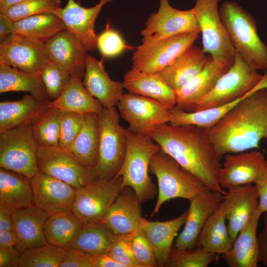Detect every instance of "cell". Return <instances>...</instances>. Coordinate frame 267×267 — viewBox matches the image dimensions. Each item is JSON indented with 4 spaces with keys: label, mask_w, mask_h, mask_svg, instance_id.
<instances>
[{
    "label": "cell",
    "mask_w": 267,
    "mask_h": 267,
    "mask_svg": "<svg viewBox=\"0 0 267 267\" xmlns=\"http://www.w3.org/2000/svg\"><path fill=\"white\" fill-rule=\"evenodd\" d=\"M150 135L162 152L199 179L209 189L225 193L219 180L223 156L208 138L205 128L166 123L156 128Z\"/></svg>",
    "instance_id": "1"
},
{
    "label": "cell",
    "mask_w": 267,
    "mask_h": 267,
    "mask_svg": "<svg viewBox=\"0 0 267 267\" xmlns=\"http://www.w3.org/2000/svg\"><path fill=\"white\" fill-rule=\"evenodd\" d=\"M205 131L222 156L258 148L267 140V89L249 94Z\"/></svg>",
    "instance_id": "2"
},
{
    "label": "cell",
    "mask_w": 267,
    "mask_h": 267,
    "mask_svg": "<svg viewBox=\"0 0 267 267\" xmlns=\"http://www.w3.org/2000/svg\"><path fill=\"white\" fill-rule=\"evenodd\" d=\"M219 13L236 53L251 68L267 70V46L258 35L255 18L234 1H224Z\"/></svg>",
    "instance_id": "3"
},
{
    "label": "cell",
    "mask_w": 267,
    "mask_h": 267,
    "mask_svg": "<svg viewBox=\"0 0 267 267\" xmlns=\"http://www.w3.org/2000/svg\"><path fill=\"white\" fill-rule=\"evenodd\" d=\"M127 149L125 158L116 178L121 177L123 188L131 187L140 203L154 198L158 192L149 175L153 156L161 151L150 135H140L126 129Z\"/></svg>",
    "instance_id": "4"
},
{
    "label": "cell",
    "mask_w": 267,
    "mask_h": 267,
    "mask_svg": "<svg viewBox=\"0 0 267 267\" xmlns=\"http://www.w3.org/2000/svg\"><path fill=\"white\" fill-rule=\"evenodd\" d=\"M149 170L157 178L158 189L151 216L157 214L168 201L175 198L189 200L209 189L199 179L161 150L152 158Z\"/></svg>",
    "instance_id": "5"
},
{
    "label": "cell",
    "mask_w": 267,
    "mask_h": 267,
    "mask_svg": "<svg viewBox=\"0 0 267 267\" xmlns=\"http://www.w3.org/2000/svg\"><path fill=\"white\" fill-rule=\"evenodd\" d=\"M99 143L95 171L97 177L109 180L116 178L126 155V129L120 124L115 107L103 108L98 113Z\"/></svg>",
    "instance_id": "6"
},
{
    "label": "cell",
    "mask_w": 267,
    "mask_h": 267,
    "mask_svg": "<svg viewBox=\"0 0 267 267\" xmlns=\"http://www.w3.org/2000/svg\"><path fill=\"white\" fill-rule=\"evenodd\" d=\"M221 0H196L192 10L202 36V50L218 62L231 67L236 52L221 20Z\"/></svg>",
    "instance_id": "7"
},
{
    "label": "cell",
    "mask_w": 267,
    "mask_h": 267,
    "mask_svg": "<svg viewBox=\"0 0 267 267\" xmlns=\"http://www.w3.org/2000/svg\"><path fill=\"white\" fill-rule=\"evenodd\" d=\"M39 147L31 124L0 131V168L31 179L39 173L37 164Z\"/></svg>",
    "instance_id": "8"
},
{
    "label": "cell",
    "mask_w": 267,
    "mask_h": 267,
    "mask_svg": "<svg viewBox=\"0 0 267 267\" xmlns=\"http://www.w3.org/2000/svg\"><path fill=\"white\" fill-rule=\"evenodd\" d=\"M262 76L257 70L249 66L236 53L232 65L198 103L194 111L224 105L253 93V89Z\"/></svg>",
    "instance_id": "9"
},
{
    "label": "cell",
    "mask_w": 267,
    "mask_h": 267,
    "mask_svg": "<svg viewBox=\"0 0 267 267\" xmlns=\"http://www.w3.org/2000/svg\"><path fill=\"white\" fill-rule=\"evenodd\" d=\"M123 188L121 177L114 180L97 177L77 189L72 213L84 225L102 222Z\"/></svg>",
    "instance_id": "10"
},
{
    "label": "cell",
    "mask_w": 267,
    "mask_h": 267,
    "mask_svg": "<svg viewBox=\"0 0 267 267\" xmlns=\"http://www.w3.org/2000/svg\"><path fill=\"white\" fill-rule=\"evenodd\" d=\"M199 33H185L154 42L142 43L133 54L132 68L147 73L160 72L192 45Z\"/></svg>",
    "instance_id": "11"
},
{
    "label": "cell",
    "mask_w": 267,
    "mask_h": 267,
    "mask_svg": "<svg viewBox=\"0 0 267 267\" xmlns=\"http://www.w3.org/2000/svg\"><path fill=\"white\" fill-rule=\"evenodd\" d=\"M117 106L120 115L129 124L128 129L136 134L150 135L156 128L171 120V108L141 95L124 93Z\"/></svg>",
    "instance_id": "12"
},
{
    "label": "cell",
    "mask_w": 267,
    "mask_h": 267,
    "mask_svg": "<svg viewBox=\"0 0 267 267\" xmlns=\"http://www.w3.org/2000/svg\"><path fill=\"white\" fill-rule=\"evenodd\" d=\"M39 173L80 188L97 177L94 170L79 163L59 145L39 146L37 158Z\"/></svg>",
    "instance_id": "13"
},
{
    "label": "cell",
    "mask_w": 267,
    "mask_h": 267,
    "mask_svg": "<svg viewBox=\"0 0 267 267\" xmlns=\"http://www.w3.org/2000/svg\"><path fill=\"white\" fill-rule=\"evenodd\" d=\"M140 32L142 43L154 42L178 34L200 29L192 9L180 10L171 6L168 0H160L157 12L153 13Z\"/></svg>",
    "instance_id": "14"
},
{
    "label": "cell",
    "mask_w": 267,
    "mask_h": 267,
    "mask_svg": "<svg viewBox=\"0 0 267 267\" xmlns=\"http://www.w3.org/2000/svg\"><path fill=\"white\" fill-rule=\"evenodd\" d=\"M49 60L44 43L16 33L0 41V64L38 73Z\"/></svg>",
    "instance_id": "15"
},
{
    "label": "cell",
    "mask_w": 267,
    "mask_h": 267,
    "mask_svg": "<svg viewBox=\"0 0 267 267\" xmlns=\"http://www.w3.org/2000/svg\"><path fill=\"white\" fill-rule=\"evenodd\" d=\"M223 194L208 189L189 200V207L184 227L175 240V248L185 249L196 247L202 230L220 207Z\"/></svg>",
    "instance_id": "16"
},
{
    "label": "cell",
    "mask_w": 267,
    "mask_h": 267,
    "mask_svg": "<svg viewBox=\"0 0 267 267\" xmlns=\"http://www.w3.org/2000/svg\"><path fill=\"white\" fill-rule=\"evenodd\" d=\"M31 181L34 205L48 216L61 213H72L76 188L39 172Z\"/></svg>",
    "instance_id": "17"
},
{
    "label": "cell",
    "mask_w": 267,
    "mask_h": 267,
    "mask_svg": "<svg viewBox=\"0 0 267 267\" xmlns=\"http://www.w3.org/2000/svg\"><path fill=\"white\" fill-rule=\"evenodd\" d=\"M266 160L264 154L257 150L225 154L219 176L220 185L228 189L254 184Z\"/></svg>",
    "instance_id": "18"
},
{
    "label": "cell",
    "mask_w": 267,
    "mask_h": 267,
    "mask_svg": "<svg viewBox=\"0 0 267 267\" xmlns=\"http://www.w3.org/2000/svg\"><path fill=\"white\" fill-rule=\"evenodd\" d=\"M113 0H100L93 7H83L75 0H68L63 8L55 13L64 23L68 31L76 36L87 51H93L96 48L98 36L94 31V23L102 7Z\"/></svg>",
    "instance_id": "19"
},
{
    "label": "cell",
    "mask_w": 267,
    "mask_h": 267,
    "mask_svg": "<svg viewBox=\"0 0 267 267\" xmlns=\"http://www.w3.org/2000/svg\"><path fill=\"white\" fill-rule=\"evenodd\" d=\"M140 202L133 188L124 187L112 204L103 223L115 235L131 234L141 228Z\"/></svg>",
    "instance_id": "20"
},
{
    "label": "cell",
    "mask_w": 267,
    "mask_h": 267,
    "mask_svg": "<svg viewBox=\"0 0 267 267\" xmlns=\"http://www.w3.org/2000/svg\"><path fill=\"white\" fill-rule=\"evenodd\" d=\"M223 202L226 207L227 228L234 240L257 210L259 195L254 184L240 185L227 189Z\"/></svg>",
    "instance_id": "21"
},
{
    "label": "cell",
    "mask_w": 267,
    "mask_h": 267,
    "mask_svg": "<svg viewBox=\"0 0 267 267\" xmlns=\"http://www.w3.org/2000/svg\"><path fill=\"white\" fill-rule=\"evenodd\" d=\"M45 44L50 60L61 65L71 76L84 77L88 51L76 36L64 30L55 34Z\"/></svg>",
    "instance_id": "22"
},
{
    "label": "cell",
    "mask_w": 267,
    "mask_h": 267,
    "mask_svg": "<svg viewBox=\"0 0 267 267\" xmlns=\"http://www.w3.org/2000/svg\"><path fill=\"white\" fill-rule=\"evenodd\" d=\"M230 67L216 61L209 55L203 70L175 91L176 105L185 111H194L198 103L212 89L220 78Z\"/></svg>",
    "instance_id": "23"
},
{
    "label": "cell",
    "mask_w": 267,
    "mask_h": 267,
    "mask_svg": "<svg viewBox=\"0 0 267 267\" xmlns=\"http://www.w3.org/2000/svg\"><path fill=\"white\" fill-rule=\"evenodd\" d=\"M83 83L90 95L104 108L117 106L124 93L123 83L112 80L106 72L102 61L88 53Z\"/></svg>",
    "instance_id": "24"
},
{
    "label": "cell",
    "mask_w": 267,
    "mask_h": 267,
    "mask_svg": "<svg viewBox=\"0 0 267 267\" xmlns=\"http://www.w3.org/2000/svg\"><path fill=\"white\" fill-rule=\"evenodd\" d=\"M49 216L34 205L12 212L15 247L21 252L47 244L44 224Z\"/></svg>",
    "instance_id": "25"
},
{
    "label": "cell",
    "mask_w": 267,
    "mask_h": 267,
    "mask_svg": "<svg viewBox=\"0 0 267 267\" xmlns=\"http://www.w3.org/2000/svg\"><path fill=\"white\" fill-rule=\"evenodd\" d=\"M261 216L257 209L239 232L231 248L221 255L228 267H258L260 259L257 231Z\"/></svg>",
    "instance_id": "26"
},
{
    "label": "cell",
    "mask_w": 267,
    "mask_h": 267,
    "mask_svg": "<svg viewBox=\"0 0 267 267\" xmlns=\"http://www.w3.org/2000/svg\"><path fill=\"white\" fill-rule=\"evenodd\" d=\"M122 83L128 92L151 98L169 108L176 105L175 91L159 73H147L132 68L125 74Z\"/></svg>",
    "instance_id": "27"
},
{
    "label": "cell",
    "mask_w": 267,
    "mask_h": 267,
    "mask_svg": "<svg viewBox=\"0 0 267 267\" xmlns=\"http://www.w3.org/2000/svg\"><path fill=\"white\" fill-rule=\"evenodd\" d=\"M187 216V210L166 221H150L144 218L140 229L153 249L158 266H167L174 241L184 225Z\"/></svg>",
    "instance_id": "28"
},
{
    "label": "cell",
    "mask_w": 267,
    "mask_h": 267,
    "mask_svg": "<svg viewBox=\"0 0 267 267\" xmlns=\"http://www.w3.org/2000/svg\"><path fill=\"white\" fill-rule=\"evenodd\" d=\"M209 56L193 44L185 49L170 65L159 73L174 91H176L199 73L206 66Z\"/></svg>",
    "instance_id": "29"
},
{
    "label": "cell",
    "mask_w": 267,
    "mask_h": 267,
    "mask_svg": "<svg viewBox=\"0 0 267 267\" xmlns=\"http://www.w3.org/2000/svg\"><path fill=\"white\" fill-rule=\"evenodd\" d=\"M49 102L31 94L17 101L0 102V132L32 124L48 108Z\"/></svg>",
    "instance_id": "30"
},
{
    "label": "cell",
    "mask_w": 267,
    "mask_h": 267,
    "mask_svg": "<svg viewBox=\"0 0 267 267\" xmlns=\"http://www.w3.org/2000/svg\"><path fill=\"white\" fill-rule=\"evenodd\" d=\"M0 203L12 212L34 205L31 178L0 168Z\"/></svg>",
    "instance_id": "31"
},
{
    "label": "cell",
    "mask_w": 267,
    "mask_h": 267,
    "mask_svg": "<svg viewBox=\"0 0 267 267\" xmlns=\"http://www.w3.org/2000/svg\"><path fill=\"white\" fill-rule=\"evenodd\" d=\"M49 107L60 111L81 114L100 112L103 107L100 102L88 92L84 86L82 78L71 76L67 87L56 99L49 102Z\"/></svg>",
    "instance_id": "32"
},
{
    "label": "cell",
    "mask_w": 267,
    "mask_h": 267,
    "mask_svg": "<svg viewBox=\"0 0 267 267\" xmlns=\"http://www.w3.org/2000/svg\"><path fill=\"white\" fill-rule=\"evenodd\" d=\"M98 143V114H84L81 128L68 152L84 166L95 170Z\"/></svg>",
    "instance_id": "33"
},
{
    "label": "cell",
    "mask_w": 267,
    "mask_h": 267,
    "mask_svg": "<svg viewBox=\"0 0 267 267\" xmlns=\"http://www.w3.org/2000/svg\"><path fill=\"white\" fill-rule=\"evenodd\" d=\"M226 220V207L222 201L202 230L196 247L218 255H222L229 250L233 241L229 233Z\"/></svg>",
    "instance_id": "34"
},
{
    "label": "cell",
    "mask_w": 267,
    "mask_h": 267,
    "mask_svg": "<svg viewBox=\"0 0 267 267\" xmlns=\"http://www.w3.org/2000/svg\"><path fill=\"white\" fill-rule=\"evenodd\" d=\"M9 91H26L40 99L50 101L38 73L0 64V93Z\"/></svg>",
    "instance_id": "35"
},
{
    "label": "cell",
    "mask_w": 267,
    "mask_h": 267,
    "mask_svg": "<svg viewBox=\"0 0 267 267\" xmlns=\"http://www.w3.org/2000/svg\"><path fill=\"white\" fill-rule=\"evenodd\" d=\"M115 235L103 222L89 223L84 225L65 248L76 250L92 257L107 253Z\"/></svg>",
    "instance_id": "36"
},
{
    "label": "cell",
    "mask_w": 267,
    "mask_h": 267,
    "mask_svg": "<svg viewBox=\"0 0 267 267\" xmlns=\"http://www.w3.org/2000/svg\"><path fill=\"white\" fill-rule=\"evenodd\" d=\"M14 33L44 43L58 32L67 30L61 19L53 13L29 16L14 22Z\"/></svg>",
    "instance_id": "37"
},
{
    "label": "cell",
    "mask_w": 267,
    "mask_h": 267,
    "mask_svg": "<svg viewBox=\"0 0 267 267\" xmlns=\"http://www.w3.org/2000/svg\"><path fill=\"white\" fill-rule=\"evenodd\" d=\"M83 226L72 213L49 216L44 224L45 238L48 244L65 249Z\"/></svg>",
    "instance_id": "38"
},
{
    "label": "cell",
    "mask_w": 267,
    "mask_h": 267,
    "mask_svg": "<svg viewBox=\"0 0 267 267\" xmlns=\"http://www.w3.org/2000/svg\"><path fill=\"white\" fill-rule=\"evenodd\" d=\"M60 110L48 107L32 125L33 132L39 146L58 145L60 137Z\"/></svg>",
    "instance_id": "39"
},
{
    "label": "cell",
    "mask_w": 267,
    "mask_h": 267,
    "mask_svg": "<svg viewBox=\"0 0 267 267\" xmlns=\"http://www.w3.org/2000/svg\"><path fill=\"white\" fill-rule=\"evenodd\" d=\"M64 249L47 244L21 252L18 267H59Z\"/></svg>",
    "instance_id": "40"
},
{
    "label": "cell",
    "mask_w": 267,
    "mask_h": 267,
    "mask_svg": "<svg viewBox=\"0 0 267 267\" xmlns=\"http://www.w3.org/2000/svg\"><path fill=\"white\" fill-rule=\"evenodd\" d=\"M38 74L45 86L50 101L61 95L71 78V75L63 66L50 60Z\"/></svg>",
    "instance_id": "41"
},
{
    "label": "cell",
    "mask_w": 267,
    "mask_h": 267,
    "mask_svg": "<svg viewBox=\"0 0 267 267\" xmlns=\"http://www.w3.org/2000/svg\"><path fill=\"white\" fill-rule=\"evenodd\" d=\"M218 256L197 247L185 249L174 247L166 267H207L217 260Z\"/></svg>",
    "instance_id": "42"
},
{
    "label": "cell",
    "mask_w": 267,
    "mask_h": 267,
    "mask_svg": "<svg viewBox=\"0 0 267 267\" xmlns=\"http://www.w3.org/2000/svg\"><path fill=\"white\" fill-rule=\"evenodd\" d=\"M61 8V0H25L3 12L13 22L43 13H53Z\"/></svg>",
    "instance_id": "43"
},
{
    "label": "cell",
    "mask_w": 267,
    "mask_h": 267,
    "mask_svg": "<svg viewBox=\"0 0 267 267\" xmlns=\"http://www.w3.org/2000/svg\"><path fill=\"white\" fill-rule=\"evenodd\" d=\"M96 46L105 58L113 57L127 50L134 48L128 45L118 32L112 28L109 23L106 25L105 30L98 36Z\"/></svg>",
    "instance_id": "44"
},
{
    "label": "cell",
    "mask_w": 267,
    "mask_h": 267,
    "mask_svg": "<svg viewBox=\"0 0 267 267\" xmlns=\"http://www.w3.org/2000/svg\"><path fill=\"white\" fill-rule=\"evenodd\" d=\"M84 114L59 111L60 137L58 145L68 152L77 136L83 124Z\"/></svg>",
    "instance_id": "45"
},
{
    "label": "cell",
    "mask_w": 267,
    "mask_h": 267,
    "mask_svg": "<svg viewBox=\"0 0 267 267\" xmlns=\"http://www.w3.org/2000/svg\"><path fill=\"white\" fill-rule=\"evenodd\" d=\"M131 242L134 255L140 267L158 266L153 249L141 229L132 234Z\"/></svg>",
    "instance_id": "46"
},
{
    "label": "cell",
    "mask_w": 267,
    "mask_h": 267,
    "mask_svg": "<svg viewBox=\"0 0 267 267\" xmlns=\"http://www.w3.org/2000/svg\"><path fill=\"white\" fill-rule=\"evenodd\" d=\"M131 235H115L108 253L122 267H140L132 249Z\"/></svg>",
    "instance_id": "47"
},
{
    "label": "cell",
    "mask_w": 267,
    "mask_h": 267,
    "mask_svg": "<svg viewBox=\"0 0 267 267\" xmlns=\"http://www.w3.org/2000/svg\"><path fill=\"white\" fill-rule=\"evenodd\" d=\"M64 249L63 258L59 267H93V257L76 250Z\"/></svg>",
    "instance_id": "48"
},
{
    "label": "cell",
    "mask_w": 267,
    "mask_h": 267,
    "mask_svg": "<svg viewBox=\"0 0 267 267\" xmlns=\"http://www.w3.org/2000/svg\"><path fill=\"white\" fill-rule=\"evenodd\" d=\"M259 195L258 211L262 215L267 212V160L254 183Z\"/></svg>",
    "instance_id": "49"
},
{
    "label": "cell",
    "mask_w": 267,
    "mask_h": 267,
    "mask_svg": "<svg viewBox=\"0 0 267 267\" xmlns=\"http://www.w3.org/2000/svg\"><path fill=\"white\" fill-rule=\"evenodd\" d=\"M21 252L15 247L0 248V267H17Z\"/></svg>",
    "instance_id": "50"
},
{
    "label": "cell",
    "mask_w": 267,
    "mask_h": 267,
    "mask_svg": "<svg viewBox=\"0 0 267 267\" xmlns=\"http://www.w3.org/2000/svg\"><path fill=\"white\" fill-rule=\"evenodd\" d=\"M260 262L267 267V212L264 213V227L257 234Z\"/></svg>",
    "instance_id": "51"
},
{
    "label": "cell",
    "mask_w": 267,
    "mask_h": 267,
    "mask_svg": "<svg viewBox=\"0 0 267 267\" xmlns=\"http://www.w3.org/2000/svg\"><path fill=\"white\" fill-rule=\"evenodd\" d=\"M12 211L0 203V230H13Z\"/></svg>",
    "instance_id": "52"
},
{
    "label": "cell",
    "mask_w": 267,
    "mask_h": 267,
    "mask_svg": "<svg viewBox=\"0 0 267 267\" xmlns=\"http://www.w3.org/2000/svg\"><path fill=\"white\" fill-rule=\"evenodd\" d=\"M14 33V22L4 13H0V41L4 40Z\"/></svg>",
    "instance_id": "53"
},
{
    "label": "cell",
    "mask_w": 267,
    "mask_h": 267,
    "mask_svg": "<svg viewBox=\"0 0 267 267\" xmlns=\"http://www.w3.org/2000/svg\"><path fill=\"white\" fill-rule=\"evenodd\" d=\"M93 267H122L108 253L93 257Z\"/></svg>",
    "instance_id": "54"
},
{
    "label": "cell",
    "mask_w": 267,
    "mask_h": 267,
    "mask_svg": "<svg viewBox=\"0 0 267 267\" xmlns=\"http://www.w3.org/2000/svg\"><path fill=\"white\" fill-rule=\"evenodd\" d=\"M16 236L13 230H0V248H8L15 247Z\"/></svg>",
    "instance_id": "55"
},
{
    "label": "cell",
    "mask_w": 267,
    "mask_h": 267,
    "mask_svg": "<svg viewBox=\"0 0 267 267\" xmlns=\"http://www.w3.org/2000/svg\"><path fill=\"white\" fill-rule=\"evenodd\" d=\"M25 0H4L0 3V13L5 11L12 5Z\"/></svg>",
    "instance_id": "56"
},
{
    "label": "cell",
    "mask_w": 267,
    "mask_h": 267,
    "mask_svg": "<svg viewBox=\"0 0 267 267\" xmlns=\"http://www.w3.org/2000/svg\"><path fill=\"white\" fill-rule=\"evenodd\" d=\"M264 89H267V70H266L265 74L263 75L261 81L253 89V90L256 91Z\"/></svg>",
    "instance_id": "57"
},
{
    "label": "cell",
    "mask_w": 267,
    "mask_h": 267,
    "mask_svg": "<svg viewBox=\"0 0 267 267\" xmlns=\"http://www.w3.org/2000/svg\"><path fill=\"white\" fill-rule=\"evenodd\" d=\"M4 0H0V3H1Z\"/></svg>",
    "instance_id": "58"
}]
</instances>
